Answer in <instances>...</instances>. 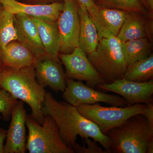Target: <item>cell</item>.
Listing matches in <instances>:
<instances>
[{
    "instance_id": "cell-6",
    "label": "cell",
    "mask_w": 153,
    "mask_h": 153,
    "mask_svg": "<svg viewBox=\"0 0 153 153\" xmlns=\"http://www.w3.org/2000/svg\"><path fill=\"white\" fill-rule=\"evenodd\" d=\"M75 107L80 114L95 123L100 130L105 134L110 130L120 126L133 116L138 114L144 115L147 105L137 103L124 107H106L96 103L81 105Z\"/></svg>"
},
{
    "instance_id": "cell-30",
    "label": "cell",
    "mask_w": 153,
    "mask_h": 153,
    "mask_svg": "<svg viewBox=\"0 0 153 153\" xmlns=\"http://www.w3.org/2000/svg\"><path fill=\"white\" fill-rule=\"evenodd\" d=\"M7 131L0 128V153H4V141L6 139Z\"/></svg>"
},
{
    "instance_id": "cell-26",
    "label": "cell",
    "mask_w": 153,
    "mask_h": 153,
    "mask_svg": "<svg viewBox=\"0 0 153 153\" xmlns=\"http://www.w3.org/2000/svg\"><path fill=\"white\" fill-rule=\"evenodd\" d=\"M147 108L144 114L148 124L150 128L153 130V102L146 103Z\"/></svg>"
},
{
    "instance_id": "cell-10",
    "label": "cell",
    "mask_w": 153,
    "mask_h": 153,
    "mask_svg": "<svg viewBox=\"0 0 153 153\" xmlns=\"http://www.w3.org/2000/svg\"><path fill=\"white\" fill-rule=\"evenodd\" d=\"M102 90L117 94L125 100L127 106L153 102V80L136 82L121 79L98 85Z\"/></svg>"
},
{
    "instance_id": "cell-15",
    "label": "cell",
    "mask_w": 153,
    "mask_h": 153,
    "mask_svg": "<svg viewBox=\"0 0 153 153\" xmlns=\"http://www.w3.org/2000/svg\"><path fill=\"white\" fill-rule=\"evenodd\" d=\"M1 55L4 66L12 69L34 66L36 60L33 52L17 40L7 44Z\"/></svg>"
},
{
    "instance_id": "cell-14",
    "label": "cell",
    "mask_w": 153,
    "mask_h": 153,
    "mask_svg": "<svg viewBox=\"0 0 153 153\" xmlns=\"http://www.w3.org/2000/svg\"><path fill=\"white\" fill-rule=\"evenodd\" d=\"M14 23L17 41L32 51L36 57L46 54L37 26L31 17L25 14H14Z\"/></svg>"
},
{
    "instance_id": "cell-4",
    "label": "cell",
    "mask_w": 153,
    "mask_h": 153,
    "mask_svg": "<svg viewBox=\"0 0 153 153\" xmlns=\"http://www.w3.org/2000/svg\"><path fill=\"white\" fill-rule=\"evenodd\" d=\"M105 134L110 140L111 152L116 153H146L148 144L153 141V130L142 114L133 116Z\"/></svg>"
},
{
    "instance_id": "cell-11",
    "label": "cell",
    "mask_w": 153,
    "mask_h": 153,
    "mask_svg": "<svg viewBox=\"0 0 153 153\" xmlns=\"http://www.w3.org/2000/svg\"><path fill=\"white\" fill-rule=\"evenodd\" d=\"M27 115L22 100L17 102L11 113V120L6 134L4 153H25L26 149V120Z\"/></svg>"
},
{
    "instance_id": "cell-20",
    "label": "cell",
    "mask_w": 153,
    "mask_h": 153,
    "mask_svg": "<svg viewBox=\"0 0 153 153\" xmlns=\"http://www.w3.org/2000/svg\"><path fill=\"white\" fill-rule=\"evenodd\" d=\"M123 47L128 67L152 54V45L147 38L126 41Z\"/></svg>"
},
{
    "instance_id": "cell-1",
    "label": "cell",
    "mask_w": 153,
    "mask_h": 153,
    "mask_svg": "<svg viewBox=\"0 0 153 153\" xmlns=\"http://www.w3.org/2000/svg\"><path fill=\"white\" fill-rule=\"evenodd\" d=\"M42 111L44 116L49 115L55 121L63 142L73 150L79 136L82 139L91 138L102 146L106 153L111 152L109 137L80 114L75 106L66 101H57L46 91Z\"/></svg>"
},
{
    "instance_id": "cell-16",
    "label": "cell",
    "mask_w": 153,
    "mask_h": 153,
    "mask_svg": "<svg viewBox=\"0 0 153 153\" xmlns=\"http://www.w3.org/2000/svg\"><path fill=\"white\" fill-rule=\"evenodd\" d=\"M126 12L96 4L89 14L97 27L117 36L124 21Z\"/></svg>"
},
{
    "instance_id": "cell-32",
    "label": "cell",
    "mask_w": 153,
    "mask_h": 153,
    "mask_svg": "<svg viewBox=\"0 0 153 153\" xmlns=\"http://www.w3.org/2000/svg\"><path fill=\"white\" fill-rule=\"evenodd\" d=\"M5 67L3 65L2 62L1 60V52H0V72L3 71Z\"/></svg>"
},
{
    "instance_id": "cell-19",
    "label": "cell",
    "mask_w": 153,
    "mask_h": 153,
    "mask_svg": "<svg viewBox=\"0 0 153 153\" xmlns=\"http://www.w3.org/2000/svg\"><path fill=\"white\" fill-rule=\"evenodd\" d=\"M142 15L138 13L126 12L124 21L117 36L122 42L146 38L147 27Z\"/></svg>"
},
{
    "instance_id": "cell-35",
    "label": "cell",
    "mask_w": 153,
    "mask_h": 153,
    "mask_svg": "<svg viewBox=\"0 0 153 153\" xmlns=\"http://www.w3.org/2000/svg\"></svg>"
},
{
    "instance_id": "cell-25",
    "label": "cell",
    "mask_w": 153,
    "mask_h": 153,
    "mask_svg": "<svg viewBox=\"0 0 153 153\" xmlns=\"http://www.w3.org/2000/svg\"><path fill=\"white\" fill-rule=\"evenodd\" d=\"M85 141L87 147L83 145V146L77 144L76 148L74 149L75 153H106L105 151H103L101 148L99 147L97 142L91 140L89 138L87 139H83Z\"/></svg>"
},
{
    "instance_id": "cell-33",
    "label": "cell",
    "mask_w": 153,
    "mask_h": 153,
    "mask_svg": "<svg viewBox=\"0 0 153 153\" xmlns=\"http://www.w3.org/2000/svg\"><path fill=\"white\" fill-rule=\"evenodd\" d=\"M1 71L0 72V81H1Z\"/></svg>"
},
{
    "instance_id": "cell-7",
    "label": "cell",
    "mask_w": 153,
    "mask_h": 153,
    "mask_svg": "<svg viewBox=\"0 0 153 153\" xmlns=\"http://www.w3.org/2000/svg\"><path fill=\"white\" fill-rule=\"evenodd\" d=\"M66 88L62 94L65 101L73 106L103 102L112 106H127L125 100L120 96L108 94L94 90L82 81L66 78Z\"/></svg>"
},
{
    "instance_id": "cell-21",
    "label": "cell",
    "mask_w": 153,
    "mask_h": 153,
    "mask_svg": "<svg viewBox=\"0 0 153 153\" xmlns=\"http://www.w3.org/2000/svg\"><path fill=\"white\" fill-rule=\"evenodd\" d=\"M153 78V55L137 61L128 67L123 79L136 82H146Z\"/></svg>"
},
{
    "instance_id": "cell-9",
    "label": "cell",
    "mask_w": 153,
    "mask_h": 153,
    "mask_svg": "<svg viewBox=\"0 0 153 153\" xmlns=\"http://www.w3.org/2000/svg\"><path fill=\"white\" fill-rule=\"evenodd\" d=\"M63 9L57 21L60 54L71 53L79 47L80 21L78 4L75 0H63Z\"/></svg>"
},
{
    "instance_id": "cell-18",
    "label": "cell",
    "mask_w": 153,
    "mask_h": 153,
    "mask_svg": "<svg viewBox=\"0 0 153 153\" xmlns=\"http://www.w3.org/2000/svg\"><path fill=\"white\" fill-rule=\"evenodd\" d=\"M31 18L37 26L40 39L46 54L54 60L61 62L58 57L60 44L57 22H48L33 17Z\"/></svg>"
},
{
    "instance_id": "cell-12",
    "label": "cell",
    "mask_w": 153,
    "mask_h": 153,
    "mask_svg": "<svg viewBox=\"0 0 153 153\" xmlns=\"http://www.w3.org/2000/svg\"><path fill=\"white\" fill-rule=\"evenodd\" d=\"M36 80L43 87L49 86L55 92H63L66 88V75L61 62L45 54L36 57L35 66Z\"/></svg>"
},
{
    "instance_id": "cell-8",
    "label": "cell",
    "mask_w": 153,
    "mask_h": 153,
    "mask_svg": "<svg viewBox=\"0 0 153 153\" xmlns=\"http://www.w3.org/2000/svg\"><path fill=\"white\" fill-rule=\"evenodd\" d=\"M58 57L66 68V78L85 81L87 86L93 88L100 84L108 83L79 47H76L70 54L59 53Z\"/></svg>"
},
{
    "instance_id": "cell-2",
    "label": "cell",
    "mask_w": 153,
    "mask_h": 153,
    "mask_svg": "<svg viewBox=\"0 0 153 153\" xmlns=\"http://www.w3.org/2000/svg\"><path fill=\"white\" fill-rule=\"evenodd\" d=\"M0 87L28 104L31 117L40 124L43 123L45 116L42 107L46 91L36 80L34 66L19 69L5 68L1 71Z\"/></svg>"
},
{
    "instance_id": "cell-31",
    "label": "cell",
    "mask_w": 153,
    "mask_h": 153,
    "mask_svg": "<svg viewBox=\"0 0 153 153\" xmlns=\"http://www.w3.org/2000/svg\"><path fill=\"white\" fill-rule=\"evenodd\" d=\"M146 153H153V141H152L148 144L147 147Z\"/></svg>"
},
{
    "instance_id": "cell-24",
    "label": "cell",
    "mask_w": 153,
    "mask_h": 153,
    "mask_svg": "<svg viewBox=\"0 0 153 153\" xmlns=\"http://www.w3.org/2000/svg\"><path fill=\"white\" fill-rule=\"evenodd\" d=\"M18 101L9 92L0 87V113L4 120H10L12 109Z\"/></svg>"
},
{
    "instance_id": "cell-29",
    "label": "cell",
    "mask_w": 153,
    "mask_h": 153,
    "mask_svg": "<svg viewBox=\"0 0 153 153\" xmlns=\"http://www.w3.org/2000/svg\"><path fill=\"white\" fill-rule=\"evenodd\" d=\"M60 1L61 0H26V3L25 4H48L56 2H60Z\"/></svg>"
},
{
    "instance_id": "cell-34",
    "label": "cell",
    "mask_w": 153,
    "mask_h": 153,
    "mask_svg": "<svg viewBox=\"0 0 153 153\" xmlns=\"http://www.w3.org/2000/svg\"><path fill=\"white\" fill-rule=\"evenodd\" d=\"M1 116H0V119H1Z\"/></svg>"
},
{
    "instance_id": "cell-27",
    "label": "cell",
    "mask_w": 153,
    "mask_h": 153,
    "mask_svg": "<svg viewBox=\"0 0 153 153\" xmlns=\"http://www.w3.org/2000/svg\"><path fill=\"white\" fill-rule=\"evenodd\" d=\"M80 7L85 8L90 13L94 8L96 4L94 0H75Z\"/></svg>"
},
{
    "instance_id": "cell-13",
    "label": "cell",
    "mask_w": 153,
    "mask_h": 153,
    "mask_svg": "<svg viewBox=\"0 0 153 153\" xmlns=\"http://www.w3.org/2000/svg\"><path fill=\"white\" fill-rule=\"evenodd\" d=\"M0 4L13 14H23L48 22H57L63 9V2L48 4H31L16 0H0Z\"/></svg>"
},
{
    "instance_id": "cell-5",
    "label": "cell",
    "mask_w": 153,
    "mask_h": 153,
    "mask_svg": "<svg viewBox=\"0 0 153 153\" xmlns=\"http://www.w3.org/2000/svg\"><path fill=\"white\" fill-rule=\"evenodd\" d=\"M26 125L29 131L26 149L29 153H75L63 142L57 124L50 116H45L41 125L27 115Z\"/></svg>"
},
{
    "instance_id": "cell-22",
    "label": "cell",
    "mask_w": 153,
    "mask_h": 153,
    "mask_svg": "<svg viewBox=\"0 0 153 153\" xmlns=\"http://www.w3.org/2000/svg\"><path fill=\"white\" fill-rule=\"evenodd\" d=\"M14 26V15L7 11L0 4V52L1 53L7 44L17 40Z\"/></svg>"
},
{
    "instance_id": "cell-3",
    "label": "cell",
    "mask_w": 153,
    "mask_h": 153,
    "mask_svg": "<svg viewBox=\"0 0 153 153\" xmlns=\"http://www.w3.org/2000/svg\"><path fill=\"white\" fill-rule=\"evenodd\" d=\"M96 27L98 45L94 52L87 55L88 58L108 83L123 79L128 66L122 42L116 36Z\"/></svg>"
},
{
    "instance_id": "cell-17",
    "label": "cell",
    "mask_w": 153,
    "mask_h": 153,
    "mask_svg": "<svg viewBox=\"0 0 153 153\" xmlns=\"http://www.w3.org/2000/svg\"><path fill=\"white\" fill-rule=\"evenodd\" d=\"M77 12L80 21L79 47L87 55L97 47L99 40L98 30L85 8L78 6Z\"/></svg>"
},
{
    "instance_id": "cell-28",
    "label": "cell",
    "mask_w": 153,
    "mask_h": 153,
    "mask_svg": "<svg viewBox=\"0 0 153 153\" xmlns=\"http://www.w3.org/2000/svg\"><path fill=\"white\" fill-rule=\"evenodd\" d=\"M141 3L147 11L148 13L152 17L153 13V0H140Z\"/></svg>"
},
{
    "instance_id": "cell-23",
    "label": "cell",
    "mask_w": 153,
    "mask_h": 153,
    "mask_svg": "<svg viewBox=\"0 0 153 153\" xmlns=\"http://www.w3.org/2000/svg\"><path fill=\"white\" fill-rule=\"evenodd\" d=\"M96 4L109 8L118 9L126 12H133L143 15L148 13L140 0H98Z\"/></svg>"
}]
</instances>
